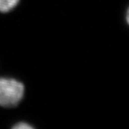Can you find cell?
Wrapping results in <instances>:
<instances>
[{
	"mask_svg": "<svg viewBox=\"0 0 129 129\" xmlns=\"http://www.w3.org/2000/svg\"><path fill=\"white\" fill-rule=\"evenodd\" d=\"M24 86L14 79L0 78V106L13 107L22 100Z\"/></svg>",
	"mask_w": 129,
	"mask_h": 129,
	"instance_id": "obj_1",
	"label": "cell"
},
{
	"mask_svg": "<svg viewBox=\"0 0 129 129\" xmlns=\"http://www.w3.org/2000/svg\"><path fill=\"white\" fill-rule=\"evenodd\" d=\"M20 0H0V12H10L17 6Z\"/></svg>",
	"mask_w": 129,
	"mask_h": 129,
	"instance_id": "obj_2",
	"label": "cell"
},
{
	"mask_svg": "<svg viewBox=\"0 0 129 129\" xmlns=\"http://www.w3.org/2000/svg\"><path fill=\"white\" fill-rule=\"evenodd\" d=\"M14 128L16 129H25V128H33V127L31 125H30L29 124H27V123H19L18 124L15 125L14 126Z\"/></svg>",
	"mask_w": 129,
	"mask_h": 129,
	"instance_id": "obj_3",
	"label": "cell"
}]
</instances>
